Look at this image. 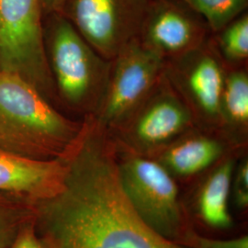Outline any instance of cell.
I'll use <instances>...</instances> for the list:
<instances>
[{"label":"cell","mask_w":248,"mask_h":248,"mask_svg":"<svg viewBox=\"0 0 248 248\" xmlns=\"http://www.w3.org/2000/svg\"><path fill=\"white\" fill-rule=\"evenodd\" d=\"M62 157L61 188L34 204V228L46 248H189L150 228L124 194L115 142L93 116Z\"/></svg>","instance_id":"obj_1"},{"label":"cell","mask_w":248,"mask_h":248,"mask_svg":"<svg viewBox=\"0 0 248 248\" xmlns=\"http://www.w3.org/2000/svg\"><path fill=\"white\" fill-rule=\"evenodd\" d=\"M85 121L62 115L20 76L0 71V149L36 160L63 157Z\"/></svg>","instance_id":"obj_2"},{"label":"cell","mask_w":248,"mask_h":248,"mask_svg":"<svg viewBox=\"0 0 248 248\" xmlns=\"http://www.w3.org/2000/svg\"><path fill=\"white\" fill-rule=\"evenodd\" d=\"M115 146L120 182L135 213L160 235L181 244L192 227L176 178L154 157Z\"/></svg>","instance_id":"obj_3"},{"label":"cell","mask_w":248,"mask_h":248,"mask_svg":"<svg viewBox=\"0 0 248 248\" xmlns=\"http://www.w3.org/2000/svg\"><path fill=\"white\" fill-rule=\"evenodd\" d=\"M48 49L55 92L85 117L96 115L106 92L111 61L102 57L62 17L51 29Z\"/></svg>","instance_id":"obj_4"},{"label":"cell","mask_w":248,"mask_h":248,"mask_svg":"<svg viewBox=\"0 0 248 248\" xmlns=\"http://www.w3.org/2000/svg\"><path fill=\"white\" fill-rule=\"evenodd\" d=\"M41 0H0V71L17 74L51 101L55 95Z\"/></svg>","instance_id":"obj_5"},{"label":"cell","mask_w":248,"mask_h":248,"mask_svg":"<svg viewBox=\"0 0 248 248\" xmlns=\"http://www.w3.org/2000/svg\"><path fill=\"white\" fill-rule=\"evenodd\" d=\"M194 128L190 110L164 74L130 117L108 133L117 146L151 156Z\"/></svg>","instance_id":"obj_6"},{"label":"cell","mask_w":248,"mask_h":248,"mask_svg":"<svg viewBox=\"0 0 248 248\" xmlns=\"http://www.w3.org/2000/svg\"><path fill=\"white\" fill-rule=\"evenodd\" d=\"M228 66L209 39L195 50L166 62V78L199 129L221 133V100Z\"/></svg>","instance_id":"obj_7"},{"label":"cell","mask_w":248,"mask_h":248,"mask_svg":"<svg viewBox=\"0 0 248 248\" xmlns=\"http://www.w3.org/2000/svg\"><path fill=\"white\" fill-rule=\"evenodd\" d=\"M166 61L141 44L130 42L111 60L106 92L97 114L108 133L130 117L165 74Z\"/></svg>","instance_id":"obj_8"},{"label":"cell","mask_w":248,"mask_h":248,"mask_svg":"<svg viewBox=\"0 0 248 248\" xmlns=\"http://www.w3.org/2000/svg\"><path fill=\"white\" fill-rule=\"evenodd\" d=\"M149 1L65 0L62 10L90 46L111 61L138 38Z\"/></svg>","instance_id":"obj_9"},{"label":"cell","mask_w":248,"mask_h":248,"mask_svg":"<svg viewBox=\"0 0 248 248\" xmlns=\"http://www.w3.org/2000/svg\"><path fill=\"white\" fill-rule=\"evenodd\" d=\"M200 18L183 2L150 0L138 39L168 62L195 50L208 40L209 28Z\"/></svg>","instance_id":"obj_10"},{"label":"cell","mask_w":248,"mask_h":248,"mask_svg":"<svg viewBox=\"0 0 248 248\" xmlns=\"http://www.w3.org/2000/svg\"><path fill=\"white\" fill-rule=\"evenodd\" d=\"M232 144L219 132L194 128L151 156L175 178H187L213 168L229 155Z\"/></svg>","instance_id":"obj_11"},{"label":"cell","mask_w":248,"mask_h":248,"mask_svg":"<svg viewBox=\"0 0 248 248\" xmlns=\"http://www.w3.org/2000/svg\"><path fill=\"white\" fill-rule=\"evenodd\" d=\"M65 173L62 158L36 160L0 149V191L37 202L54 195Z\"/></svg>","instance_id":"obj_12"},{"label":"cell","mask_w":248,"mask_h":248,"mask_svg":"<svg viewBox=\"0 0 248 248\" xmlns=\"http://www.w3.org/2000/svg\"><path fill=\"white\" fill-rule=\"evenodd\" d=\"M235 159L229 155L218 162L202 184L198 197V213L208 226L228 229L232 224L229 199Z\"/></svg>","instance_id":"obj_13"},{"label":"cell","mask_w":248,"mask_h":248,"mask_svg":"<svg viewBox=\"0 0 248 248\" xmlns=\"http://www.w3.org/2000/svg\"><path fill=\"white\" fill-rule=\"evenodd\" d=\"M248 129V75L244 68L226 72L221 100L220 132L238 146Z\"/></svg>","instance_id":"obj_14"},{"label":"cell","mask_w":248,"mask_h":248,"mask_svg":"<svg viewBox=\"0 0 248 248\" xmlns=\"http://www.w3.org/2000/svg\"><path fill=\"white\" fill-rule=\"evenodd\" d=\"M35 202L0 191V248H10L18 233L34 220Z\"/></svg>","instance_id":"obj_15"},{"label":"cell","mask_w":248,"mask_h":248,"mask_svg":"<svg viewBox=\"0 0 248 248\" xmlns=\"http://www.w3.org/2000/svg\"><path fill=\"white\" fill-rule=\"evenodd\" d=\"M200 17L208 28L217 33L233 19L238 18L248 7V0H181Z\"/></svg>","instance_id":"obj_16"},{"label":"cell","mask_w":248,"mask_h":248,"mask_svg":"<svg viewBox=\"0 0 248 248\" xmlns=\"http://www.w3.org/2000/svg\"><path fill=\"white\" fill-rule=\"evenodd\" d=\"M216 45L223 60L234 66L248 57V16L243 14L219 31Z\"/></svg>","instance_id":"obj_17"},{"label":"cell","mask_w":248,"mask_h":248,"mask_svg":"<svg viewBox=\"0 0 248 248\" xmlns=\"http://www.w3.org/2000/svg\"><path fill=\"white\" fill-rule=\"evenodd\" d=\"M180 245L189 248H248V237L242 235L231 239H213L200 234L191 228Z\"/></svg>","instance_id":"obj_18"},{"label":"cell","mask_w":248,"mask_h":248,"mask_svg":"<svg viewBox=\"0 0 248 248\" xmlns=\"http://www.w3.org/2000/svg\"><path fill=\"white\" fill-rule=\"evenodd\" d=\"M233 190L235 203L240 209H245L248 205V162L243 159L235 166L233 177Z\"/></svg>","instance_id":"obj_19"},{"label":"cell","mask_w":248,"mask_h":248,"mask_svg":"<svg viewBox=\"0 0 248 248\" xmlns=\"http://www.w3.org/2000/svg\"><path fill=\"white\" fill-rule=\"evenodd\" d=\"M10 248H46V247L39 238L34 228V222H32L20 231Z\"/></svg>","instance_id":"obj_20"},{"label":"cell","mask_w":248,"mask_h":248,"mask_svg":"<svg viewBox=\"0 0 248 248\" xmlns=\"http://www.w3.org/2000/svg\"><path fill=\"white\" fill-rule=\"evenodd\" d=\"M65 0H41L42 9L49 13L61 12Z\"/></svg>","instance_id":"obj_21"}]
</instances>
